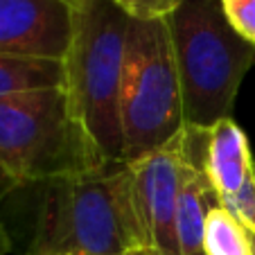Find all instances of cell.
Listing matches in <instances>:
<instances>
[{"mask_svg":"<svg viewBox=\"0 0 255 255\" xmlns=\"http://www.w3.org/2000/svg\"><path fill=\"white\" fill-rule=\"evenodd\" d=\"M167 23L185 127L210 129L233 118L242 79L255 63V48L233 32L219 0H185Z\"/></svg>","mask_w":255,"mask_h":255,"instance_id":"3957f363","label":"cell"},{"mask_svg":"<svg viewBox=\"0 0 255 255\" xmlns=\"http://www.w3.org/2000/svg\"><path fill=\"white\" fill-rule=\"evenodd\" d=\"M188 151H185L183 167V185L178 197V215H176V235H178V253L181 255H203V231L206 219L222 199L210 185L203 169V142L206 129L185 127Z\"/></svg>","mask_w":255,"mask_h":255,"instance_id":"ba28073f","label":"cell"},{"mask_svg":"<svg viewBox=\"0 0 255 255\" xmlns=\"http://www.w3.org/2000/svg\"><path fill=\"white\" fill-rule=\"evenodd\" d=\"M70 2H72V5H75V7H79V5H84L86 0H70Z\"/></svg>","mask_w":255,"mask_h":255,"instance_id":"e0dca14e","label":"cell"},{"mask_svg":"<svg viewBox=\"0 0 255 255\" xmlns=\"http://www.w3.org/2000/svg\"><path fill=\"white\" fill-rule=\"evenodd\" d=\"M70 0H0V54L63 59L75 34Z\"/></svg>","mask_w":255,"mask_h":255,"instance_id":"52a82bcc","label":"cell"},{"mask_svg":"<svg viewBox=\"0 0 255 255\" xmlns=\"http://www.w3.org/2000/svg\"><path fill=\"white\" fill-rule=\"evenodd\" d=\"M203 255H253L251 235L224 208V203L217 206L206 219Z\"/></svg>","mask_w":255,"mask_h":255,"instance_id":"8fae6325","label":"cell"},{"mask_svg":"<svg viewBox=\"0 0 255 255\" xmlns=\"http://www.w3.org/2000/svg\"><path fill=\"white\" fill-rule=\"evenodd\" d=\"M54 86H63V59H23L0 54V97Z\"/></svg>","mask_w":255,"mask_h":255,"instance_id":"30bf717a","label":"cell"},{"mask_svg":"<svg viewBox=\"0 0 255 255\" xmlns=\"http://www.w3.org/2000/svg\"><path fill=\"white\" fill-rule=\"evenodd\" d=\"M9 253V235L2 226H0V255H7Z\"/></svg>","mask_w":255,"mask_h":255,"instance_id":"2e32d148","label":"cell"},{"mask_svg":"<svg viewBox=\"0 0 255 255\" xmlns=\"http://www.w3.org/2000/svg\"><path fill=\"white\" fill-rule=\"evenodd\" d=\"M222 203L237 222L246 228V233L255 240V165L251 167V172H249V176H246V181L242 183V188L237 190L233 197L224 199Z\"/></svg>","mask_w":255,"mask_h":255,"instance_id":"7c38bea8","label":"cell"},{"mask_svg":"<svg viewBox=\"0 0 255 255\" xmlns=\"http://www.w3.org/2000/svg\"><path fill=\"white\" fill-rule=\"evenodd\" d=\"M120 113L125 163L165 147L185 129L181 79L167 18H131Z\"/></svg>","mask_w":255,"mask_h":255,"instance_id":"5b68a950","label":"cell"},{"mask_svg":"<svg viewBox=\"0 0 255 255\" xmlns=\"http://www.w3.org/2000/svg\"><path fill=\"white\" fill-rule=\"evenodd\" d=\"M16 188H18V183H16L14 178H11V174L0 165V199L5 197V194H9L11 190H16Z\"/></svg>","mask_w":255,"mask_h":255,"instance_id":"9a60e30c","label":"cell"},{"mask_svg":"<svg viewBox=\"0 0 255 255\" xmlns=\"http://www.w3.org/2000/svg\"><path fill=\"white\" fill-rule=\"evenodd\" d=\"M251 242H253V255H255V240H253V237H251Z\"/></svg>","mask_w":255,"mask_h":255,"instance_id":"ac0fdd59","label":"cell"},{"mask_svg":"<svg viewBox=\"0 0 255 255\" xmlns=\"http://www.w3.org/2000/svg\"><path fill=\"white\" fill-rule=\"evenodd\" d=\"M0 165L18 188L106 167L72 116L63 86L0 97Z\"/></svg>","mask_w":255,"mask_h":255,"instance_id":"277c9868","label":"cell"},{"mask_svg":"<svg viewBox=\"0 0 255 255\" xmlns=\"http://www.w3.org/2000/svg\"><path fill=\"white\" fill-rule=\"evenodd\" d=\"M253 165L255 158L249 138L233 118L219 120L210 129H206L203 169L222 201L242 188Z\"/></svg>","mask_w":255,"mask_h":255,"instance_id":"9c48e42d","label":"cell"},{"mask_svg":"<svg viewBox=\"0 0 255 255\" xmlns=\"http://www.w3.org/2000/svg\"><path fill=\"white\" fill-rule=\"evenodd\" d=\"M185 129L165 147L129 165L142 255H181L176 235L178 197L183 185Z\"/></svg>","mask_w":255,"mask_h":255,"instance_id":"8992f818","label":"cell"},{"mask_svg":"<svg viewBox=\"0 0 255 255\" xmlns=\"http://www.w3.org/2000/svg\"><path fill=\"white\" fill-rule=\"evenodd\" d=\"M233 32L255 48V0H219Z\"/></svg>","mask_w":255,"mask_h":255,"instance_id":"4fadbf2b","label":"cell"},{"mask_svg":"<svg viewBox=\"0 0 255 255\" xmlns=\"http://www.w3.org/2000/svg\"><path fill=\"white\" fill-rule=\"evenodd\" d=\"M116 2L135 20H163L169 18L185 0H116Z\"/></svg>","mask_w":255,"mask_h":255,"instance_id":"5bb4252c","label":"cell"},{"mask_svg":"<svg viewBox=\"0 0 255 255\" xmlns=\"http://www.w3.org/2000/svg\"><path fill=\"white\" fill-rule=\"evenodd\" d=\"M25 255H142L127 163L45 185Z\"/></svg>","mask_w":255,"mask_h":255,"instance_id":"6da1fadb","label":"cell"},{"mask_svg":"<svg viewBox=\"0 0 255 255\" xmlns=\"http://www.w3.org/2000/svg\"><path fill=\"white\" fill-rule=\"evenodd\" d=\"M129 29L131 16L116 0H86L63 57L70 111L106 165L125 163L120 104Z\"/></svg>","mask_w":255,"mask_h":255,"instance_id":"7a4b0ae2","label":"cell"}]
</instances>
